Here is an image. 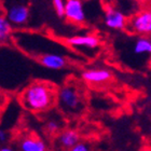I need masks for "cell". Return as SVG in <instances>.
Here are the masks:
<instances>
[{
	"label": "cell",
	"instance_id": "cell-2",
	"mask_svg": "<svg viewBox=\"0 0 151 151\" xmlns=\"http://www.w3.org/2000/svg\"><path fill=\"white\" fill-rule=\"evenodd\" d=\"M56 99L60 107L65 112L71 113L78 111L81 106V96L80 92L73 85H65L57 92Z\"/></svg>",
	"mask_w": 151,
	"mask_h": 151
},
{
	"label": "cell",
	"instance_id": "cell-16",
	"mask_svg": "<svg viewBox=\"0 0 151 151\" xmlns=\"http://www.w3.org/2000/svg\"><path fill=\"white\" fill-rule=\"evenodd\" d=\"M70 150L71 151H88L90 150V146H88L86 144H84V142H78L75 146H73V147L70 148Z\"/></svg>",
	"mask_w": 151,
	"mask_h": 151
},
{
	"label": "cell",
	"instance_id": "cell-11",
	"mask_svg": "<svg viewBox=\"0 0 151 151\" xmlns=\"http://www.w3.org/2000/svg\"><path fill=\"white\" fill-rule=\"evenodd\" d=\"M19 147L22 151H45L47 145L40 138L32 137V136H25L19 142Z\"/></svg>",
	"mask_w": 151,
	"mask_h": 151
},
{
	"label": "cell",
	"instance_id": "cell-4",
	"mask_svg": "<svg viewBox=\"0 0 151 151\" xmlns=\"http://www.w3.org/2000/svg\"><path fill=\"white\" fill-rule=\"evenodd\" d=\"M30 11L29 8L22 3H15L10 6L6 11V19L11 24L16 26L25 25L28 22Z\"/></svg>",
	"mask_w": 151,
	"mask_h": 151
},
{
	"label": "cell",
	"instance_id": "cell-7",
	"mask_svg": "<svg viewBox=\"0 0 151 151\" xmlns=\"http://www.w3.org/2000/svg\"><path fill=\"white\" fill-rule=\"evenodd\" d=\"M127 19L126 16L119 10L112 6H107L105 12V24L108 28L113 30H122L125 28Z\"/></svg>",
	"mask_w": 151,
	"mask_h": 151
},
{
	"label": "cell",
	"instance_id": "cell-19",
	"mask_svg": "<svg viewBox=\"0 0 151 151\" xmlns=\"http://www.w3.org/2000/svg\"><path fill=\"white\" fill-rule=\"evenodd\" d=\"M85 1H90V0H85Z\"/></svg>",
	"mask_w": 151,
	"mask_h": 151
},
{
	"label": "cell",
	"instance_id": "cell-9",
	"mask_svg": "<svg viewBox=\"0 0 151 151\" xmlns=\"http://www.w3.org/2000/svg\"><path fill=\"white\" fill-rule=\"evenodd\" d=\"M38 60L42 66L47 68V69L60 70L67 66V60L58 54H43L38 58Z\"/></svg>",
	"mask_w": 151,
	"mask_h": 151
},
{
	"label": "cell",
	"instance_id": "cell-14",
	"mask_svg": "<svg viewBox=\"0 0 151 151\" xmlns=\"http://www.w3.org/2000/svg\"><path fill=\"white\" fill-rule=\"evenodd\" d=\"M45 129L47 133L50 135H54L60 131V123L55 119H51L45 123Z\"/></svg>",
	"mask_w": 151,
	"mask_h": 151
},
{
	"label": "cell",
	"instance_id": "cell-10",
	"mask_svg": "<svg viewBox=\"0 0 151 151\" xmlns=\"http://www.w3.org/2000/svg\"><path fill=\"white\" fill-rule=\"evenodd\" d=\"M78 142H80V135L75 129H64L60 133V135L56 138L58 147L67 149V150H70V148Z\"/></svg>",
	"mask_w": 151,
	"mask_h": 151
},
{
	"label": "cell",
	"instance_id": "cell-6",
	"mask_svg": "<svg viewBox=\"0 0 151 151\" xmlns=\"http://www.w3.org/2000/svg\"><path fill=\"white\" fill-rule=\"evenodd\" d=\"M81 77L85 82L91 84H103L112 79V73L107 68H91L84 70Z\"/></svg>",
	"mask_w": 151,
	"mask_h": 151
},
{
	"label": "cell",
	"instance_id": "cell-17",
	"mask_svg": "<svg viewBox=\"0 0 151 151\" xmlns=\"http://www.w3.org/2000/svg\"><path fill=\"white\" fill-rule=\"evenodd\" d=\"M8 140V134L6 132H4L3 129H0V144H6Z\"/></svg>",
	"mask_w": 151,
	"mask_h": 151
},
{
	"label": "cell",
	"instance_id": "cell-3",
	"mask_svg": "<svg viewBox=\"0 0 151 151\" xmlns=\"http://www.w3.org/2000/svg\"><path fill=\"white\" fill-rule=\"evenodd\" d=\"M64 16L73 24H82L85 22V11L82 0H66Z\"/></svg>",
	"mask_w": 151,
	"mask_h": 151
},
{
	"label": "cell",
	"instance_id": "cell-15",
	"mask_svg": "<svg viewBox=\"0 0 151 151\" xmlns=\"http://www.w3.org/2000/svg\"><path fill=\"white\" fill-rule=\"evenodd\" d=\"M53 8L58 16H64V9H65V0H52Z\"/></svg>",
	"mask_w": 151,
	"mask_h": 151
},
{
	"label": "cell",
	"instance_id": "cell-5",
	"mask_svg": "<svg viewBox=\"0 0 151 151\" xmlns=\"http://www.w3.org/2000/svg\"><path fill=\"white\" fill-rule=\"evenodd\" d=\"M131 29L142 36H147L151 32V12L144 10L136 14L131 19Z\"/></svg>",
	"mask_w": 151,
	"mask_h": 151
},
{
	"label": "cell",
	"instance_id": "cell-13",
	"mask_svg": "<svg viewBox=\"0 0 151 151\" xmlns=\"http://www.w3.org/2000/svg\"><path fill=\"white\" fill-rule=\"evenodd\" d=\"M12 32L11 23L8 21L6 17L0 15V41L6 40Z\"/></svg>",
	"mask_w": 151,
	"mask_h": 151
},
{
	"label": "cell",
	"instance_id": "cell-8",
	"mask_svg": "<svg viewBox=\"0 0 151 151\" xmlns=\"http://www.w3.org/2000/svg\"><path fill=\"white\" fill-rule=\"evenodd\" d=\"M66 42L73 47H84L88 50H93L99 47L101 40L97 36L91 35H77L66 39Z\"/></svg>",
	"mask_w": 151,
	"mask_h": 151
},
{
	"label": "cell",
	"instance_id": "cell-18",
	"mask_svg": "<svg viewBox=\"0 0 151 151\" xmlns=\"http://www.w3.org/2000/svg\"><path fill=\"white\" fill-rule=\"evenodd\" d=\"M12 147H10V146H1L0 147V151H12Z\"/></svg>",
	"mask_w": 151,
	"mask_h": 151
},
{
	"label": "cell",
	"instance_id": "cell-1",
	"mask_svg": "<svg viewBox=\"0 0 151 151\" xmlns=\"http://www.w3.org/2000/svg\"><path fill=\"white\" fill-rule=\"evenodd\" d=\"M56 101V91L49 82L35 81L21 95V103L32 112H44L53 107Z\"/></svg>",
	"mask_w": 151,
	"mask_h": 151
},
{
	"label": "cell",
	"instance_id": "cell-12",
	"mask_svg": "<svg viewBox=\"0 0 151 151\" xmlns=\"http://www.w3.org/2000/svg\"><path fill=\"white\" fill-rule=\"evenodd\" d=\"M135 54H145L151 52V41L147 37H140L136 40L134 44Z\"/></svg>",
	"mask_w": 151,
	"mask_h": 151
}]
</instances>
